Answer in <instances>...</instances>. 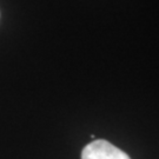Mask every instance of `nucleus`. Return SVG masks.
<instances>
[{
	"label": "nucleus",
	"instance_id": "1",
	"mask_svg": "<svg viewBox=\"0 0 159 159\" xmlns=\"http://www.w3.org/2000/svg\"><path fill=\"white\" fill-rule=\"evenodd\" d=\"M81 159H131L130 156L105 139L87 144L81 151Z\"/></svg>",
	"mask_w": 159,
	"mask_h": 159
}]
</instances>
